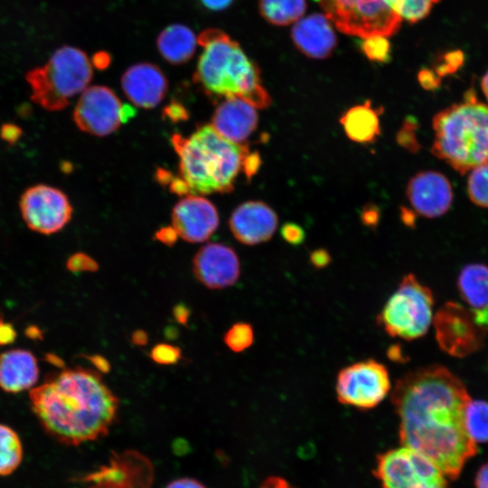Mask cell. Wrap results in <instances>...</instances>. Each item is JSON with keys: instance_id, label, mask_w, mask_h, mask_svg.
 Here are the masks:
<instances>
[{"instance_id": "1", "label": "cell", "mask_w": 488, "mask_h": 488, "mask_svg": "<svg viewBox=\"0 0 488 488\" xmlns=\"http://www.w3.org/2000/svg\"><path fill=\"white\" fill-rule=\"evenodd\" d=\"M470 399L461 380L440 365L408 372L391 393L401 445L428 458L452 480L478 452L464 421Z\"/></svg>"}, {"instance_id": "2", "label": "cell", "mask_w": 488, "mask_h": 488, "mask_svg": "<svg viewBox=\"0 0 488 488\" xmlns=\"http://www.w3.org/2000/svg\"><path fill=\"white\" fill-rule=\"evenodd\" d=\"M31 407L44 430L70 446L96 440L115 422L119 399L97 371L75 367L30 391Z\"/></svg>"}, {"instance_id": "3", "label": "cell", "mask_w": 488, "mask_h": 488, "mask_svg": "<svg viewBox=\"0 0 488 488\" xmlns=\"http://www.w3.org/2000/svg\"><path fill=\"white\" fill-rule=\"evenodd\" d=\"M171 140L179 156V177L191 195L230 192L250 153L249 145L224 138L211 125L187 137L174 134Z\"/></svg>"}, {"instance_id": "4", "label": "cell", "mask_w": 488, "mask_h": 488, "mask_svg": "<svg viewBox=\"0 0 488 488\" xmlns=\"http://www.w3.org/2000/svg\"><path fill=\"white\" fill-rule=\"evenodd\" d=\"M203 47L193 81L211 98H239L256 108H266L271 98L263 87L258 67L228 34L219 29L202 32Z\"/></svg>"}, {"instance_id": "5", "label": "cell", "mask_w": 488, "mask_h": 488, "mask_svg": "<svg viewBox=\"0 0 488 488\" xmlns=\"http://www.w3.org/2000/svg\"><path fill=\"white\" fill-rule=\"evenodd\" d=\"M431 152L461 174L488 163V104L477 100L473 89L464 101L433 117Z\"/></svg>"}, {"instance_id": "6", "label": "cell", "mask_w": 488, "mask_h": 488, "mask_svg": "<svg viewBox=\"0 0 488 488\" xmlns=\"http://www.w3.org/2000/svg\"><path fill=\"white\" fill-rule=\"evenodd\" d=\"M92 75L91 62L83 51L62 46L42 66L29 70L25 79L35 104L59 111L87 89Z\"/></svg>"}, {"instance_id": "7", "label": "cell", "mask_w": 488, "mask_h": 488, "mask_svg": "<svg viewBox=\"0 0 488 488\" xmlns=\"http://www.w3.org/2000/svg\"><path fill=\"white\" fill-rule=\"evenodd\" d=\"M433 306L431 290L413 274H408L385 303L377 321L390 336L412 341L428 331Z\"/></svg>"}, {"instance_id": "8", "label": "cell", "mask_w": 488, "mask_h": 488, "mask_svg": "<svg viewBox=\"0 0 488 488\" xmlns=\"http://www.w3.org/2000/svg\"><path fill=\"white\" fill-rule=\"evenodd\" d=\"M325 16L342 33L364 38L373 34L390 36L402 20L382 0H314Z\"/></svg>"}, {"instance_id": "9", "label": "cell", "mask_w": 488, "mask_h": 488, "mask_svg": "<svg viewBox=\"0 0 488 488\" xmlns=\"http://www.w3.org/2000/svg\"><path fill=\"white\" fill-rule=\"evenodd\" d=\"M375 470L382 488H446L443 472L428 458L407 446L380 455Z\"/></svg>"}, {"instance_id": "10", "label": "cell", "mask_w": 488, "mask_h": 488, "mask_svg": "<svg viewBox=\"0 0 488 488\" xmlns=\"http://www.w3.org/2000/svg\"><path fill=\"white\" fill-rule=\"evenodd\" d=\"M390 389L388 370L382 363L367 360L342 369L336 379V396L340 403L360 409L379 405Z\"/></svg>"}, {"instance_id": "11", "label": "cell", "mask_w": 488, "mask_h": 488, "mask_svg": "<svg viewBox=\"0 0 488 488\" xmlns=\"http://www.w3.org/2000/svg\"><path fill=\"white\" fill-rule=\"evenodd\" d=\"M19 209L22 219L33 231L52 235L61 230L71 220L73 208L61 189L38 183L21 194Z\"/></svg>"}, {"instance_id": "12", "label": "cell", "mask_w": 488, "mask_h": 488, "mask_svg": "<svg viewBox=\"0 0 488 488\" xmlns=\"http://www.w3.org/2000/svg\"><path fill=\"white\" fill-rule=\"evenodd\" d=\"M433 324L440 348L449 355L465 357L483 344L486 328L475 321L466 306L458 303H446L434 315Z\"/></svg>"}, {"instance_id": "13", "label": "cell", "mask_w": 488, "mask_h": 488, "mask_svg": "<svg viewBox=\"0 0 488 488\" xmlns=\"http://www.w3.org/2000/svg\"><path fill=\"white\" fill-rule=\"evenodd\" d=\"M124 108L112 89L105 86H91L81 93L72 118L80 130L96 136H106L124 122Z\"/></svg>"}, {"instance_id": "14", "label": "cell", "mask_w": 488, "mask_h": 488, "mask_svg": "<svg viewBox=\"0 0 488 488\" xmlns=\"http://www.w3.org/2000/svg\"><path fill=\"white\" fill-rule=\"evenodd\" d=\"M196 279L211 290L233 286L240 275V264L235 250L221 243L202 247L192 259Z\"/></svg>"}, {"instance_id": "15", "label": "cell", "mask_w": 488, "mask_h": 488, "mask_svg": "<svg viewBox=\"0 0 488 488\" xmlns=\"http://www.w3.org/2000/svg\"><path fill=\"white\" fill-rule=\"evenodd\" d=\"M406 193L412 209L425 218L444 215L453 202L449 180L443 174L432 170L413 175L407 184Z\"/></svg>"}, {"instance_id": "16", "label": "cell", "mask_w": 488, "mask_h": 488, "mask_svg": "<svg viewBox=\"0 0 488 488\" xmlns=\"http://www.w3.org/2000/svg\"><path fill=\"white\" fill-rule=\"evenodd\" d=\"M219 226L216 207L207 199L188 195L172 211V227L183 239L199 243L207 240Z\"/></svg>"}, {"instance_id": "17", "label": "cell", "mask_w": 488, "mask_h": 488, "mask_svg": "<svg viewBox=\"0 0 488 488\" xmlns=\"http://www.w3.org/2000/svg\"><path fill=\"white\" fill-rule=\"evenodd\" d=\"M277 223V213L270 206L259 201H249L239 205L229 221L236 239L249 246L269 240Z\"/></svg>"}, {"instance_id": "18", "label": "cell", "mask_w": 488, "mask_h": 488, "mask_svg": "<svg viewBox=\"0 0 488 488\" xmlns=\"http://www.w3.org/2000/svg\"><path fill=\"white\" fill-rule=\"evenodd\" d=\"M127 99L142 108L156 107L164 98L168 82L156 65L142 62L129 67L121 78Z\"/></svg>"}, {"instance_id": "19", "label": "cell", "mask_w": 488, "mask_h": 488, "mask_svg": "<svg viewBox=\"0 0 488 488\" xmlns=\"http://www.w3.org/2000/svg\"><path fill=\"white\" fill-rule=\"evenodd\" d=\"M256 108L239 98L225 99L216 108L211 126L224 138L237 144L244 142L257 129Z\"/></svg>"}, {"instance_id": "20", "label": "cell", "mask_w": 488, "mask_h": 488, "mask_svg": "<svg viewBox=\"0 0 488 488\" xmlns=\"http://www.w3.org/2000/svg\"><path fill=\"white\" fill-rule=\"evenodd\" d=\"M298 51L312 59H325L334 50L337 39L332 22L322 14H313L296 21L291 30Z\"/></svg>"}, {"instance_id": "21", "label": "cell", "mask_w": 488, "mask_h": 488, "mask_svg": "<svg viewBox=\"0 0 488 488\" xmlns=\"http://www.w3.org/2000/svg\"><path fill=\"white\" fill-rule=\"evenodd\" d=\"M39 377L38 362L33 352L13 349L0 354V388L9 393L31 389Z\"/></svg>"}, {"instance_id": "22", "label": "cell", "mask_w": 488, "mask_h": 488, "mask_svg": "<svg viewBox=\"0 0 488 488\" xmlns=\"http://www.w3.org/2000/svg\"><path fill=\"white\" fill-rule=\"evenodd\" d=\"M458 291L475 321L488 328V266L473 263L465 266L457 279Z\"/></svg>"}, {"instance_id": "23", "label": "cell", "mask_w": 488, "mask_h": 488, "mask_svg": "<svg viewBox=\"0 0 488 488\" xmlns=\"http://www.w3.org/2000/svg\"><path fill=\"white\" fill-rule=\"evenodd\" d=\"M380 109L374 108L370 100L346 110L340 117L346 136L359 144H371L380 134Z\"/></svg>"}, {"instance_id": "24", "label": "cell", "mask_w": 488, "mask_h": 488, "mask_svg": "<svg viewBox=\"0 0 488 488\" xmlns=\"http://www.w3.org/2000/svg\"><path fill=\"white\" fill-rule=\"evenodd\" d=\"M196 37L187 26L174 23L164 28L157 37L156 44L162 57L171 64H183L189 61L196 48Z\"/></svg>"}, {"instance_id": "25", "label": "cell", "mask_w": 488, "mask_h": 488, "mask_svg": "<svg viewBox=\"0 0 488 488\" xmlns=\"http://www.w3.org/2000/svg\"><path fill=\"white\" fill-rule=\"evenodd\" d=\"M261 16L275 25L296 23L306 10V0H258Z\"/></svg>"}, {"instance_id": "26", "label": "cell", "mask_w": 488, "mask_h": 488, "mask_svg": "<svg viewBox=\"0 0 488 488\" xmlns=\"http://www.w3.org/2000/svg\"><path fill=\"white\" fill-rule=\"evenodd\" d=\"M23 459V446L17 433L0 424V476L12 474Z\"/></svg>"}, {"instance_id": "27", "label": "cell", "mask_w": 488, "mask_h": 488, "mask_svg": "<svg viewBox=\"0 0 488 488\" xmlns=\"http://www.w3.org/2000/svg\"><path fill=\"white\" fill-rule=\"evenodd\" d=\"M464 421L469 437L476 443L488 442V402L472 400L467 403Z\"/></svg>"}, {"instance_id": "28", "label": "cell", "mask_w": 488, "mask_h": 488, "mask_svg": "<svg viewBox=\"0 0 488 488\" xmlns=\"http://www.w3.org/2000/svg\"><path fill=\"white\" fill-rule=\"evenodd\" d=\"M401 20L417 23L426 18L440 0H382Z\"/></svg>"}, {"instance_id": "29", "label": "cell", "mask_w": 488, "mask_h": 488, "mask_svg": "<svg viewBox=\"0 0 488 488\" xmlns=\"http://www.w3.org/2000/svg\"><path fill=\"white\" fill-rule=\"evenodd\" d=\"M466 191L473 203L488 209V163L480 164L470 171Z\"/></svg>"}, {"instance_id": "30", "label": "cell", "mask_w": 488, "mask_h": 488, "mask_svg": "<svg viewBox=\"0 0 488 488\" xmlns=\"http://www.w3.org/2000/svg\"><path fill=\"white\" fill-rule=\"evenodd\" d=\"M223 341L230 351L241 352L250 347L253 343V328L249 323H236L225 333Z\"/></svg>"}, {"instance_id": "31", "label": "cell", "mask_w": 488, "mask_h": 488, "mask_svg": "<svg viewBox=\"0 0 488 488\" xmlns=\"http://www.w3.org/2000/svg\"><path fill=\"white\" fill-rule=\"evenodd\" d=\"M361 49L372 61L388 62L390 60V43L387 36L373 34L361 38Z\"/></svg>"}, {"instance_id": "32", "label": "cell", "mask_w": 488, "mask_h": 488, "mask_svg": "<svg viewBox=\"0 0 488 488\" xmlns=\"http://www.w3.org/2000/svg\"><path fill=\"white\" fill-rule=\"evenodd\" d=\"M418 121L413 117H407L398 131L397 142L411 153L419 150L420 145L417 137Z\"/></svg>"}, {"instance_id": "33", "label": "cell", "mask_w": 488, "mask_h": 488, "mask_svg": "<svg viewBox=\"0 0 488 488\" xmlns=\"http://www.w3.org/2000/svg\"><path fill=\"white\" fill-rule=\"evenodd\" d=\"M151 360L160 365H174L182 359V350L175 345L161 343L150 351Z\"/></svg>"}, {"instance_id": "34", "label": "cell", "mask_w": 488, "mask_h": 488, "mask_svg": "<svg viewBox=\"0 0 488 488\" xmlns=\"http://www.w3.org/2000/svg\"><path fill=\"white\" fill-rule=\"evenodd\" d=\"M464 63V54L460 51H452L446 52L438 64L436 66L434 71L440 77L447 76L455 73Z\"/></svg>"}, {"instance_id": "35", "label": "cell", "mask_w": 488, "mask_h": 488, "mask_svg": "<svg viewBox=\"0 0 488 488\" xmlns=\"http://www.w3.org/2000/svg\"><path fill=\"white\" fill-rule=\"evenodd\" d=\"M66 267L71 272H95L99 269V264L89 255L77 252L72 254L66 262Z\"/></svg>"}, {"instance_id": "36", "label": "cell", "mask_w": 488, "mask_h": 488, "mask_svg": "<svg viewBox=\"0 0 488 488\" xmlns=\"http://www.w3.org/2000/svg\"><path fill=\"white\" fill-rule=\"evenodd\" d=\"M283 239L291 245H299L305 239V231L302 227L296 223L287 222L281 229Z\"/></svg>"}, {"instance_id": "37", "label": "cell", "mask_w": 488, "mask_h": 488, "mask_svg": "<svg viewBox=\"0 0 488 488\" xmlns=\"http://www.w3.org/2000/svg\"><path fill=\"white\" fill-rule=\"evenodd\" d=\"M22 128L14 123H5L0 127V137L9 145L15 144L22 136Z\"/></svg>"}, {"instance_id": "38", "label": "cell", "mask_w": 488, "mask_h": 488, "mask_svg": "<svg viewBox=\"0 0 488 488\" xmlns=\"http://www.w3.org/2000/svg\"><path fill=\"white\" fill-rule=\"evenodd\" d=\"M418 79L419 84L427 90L438 88L441 83V78L434 71V70H421L418 72Z\"/></svg>"}, {"instance_id": "39", "label": "cell", "mask_w": 488, "mask_h": 488, "mask_svg": "<svg viewBox=\"0 0 488 488\" xmlns=\"http://www.w3.org/2000/svg\"><path fill=\"white\" fill-rule=\"evenodd\" d=\"M16 331L14 326L0 318V346L11 344L15 341Z\"/></svg>"}, {"instance_id": "40", "label": "cell", "mask_w": 488, "mask_h": 488, "mask_svg": "<svg viewBox=\"0 0 488 488\" xmlns=\"http://www.w3.org/2000/svg\"><path fill=\"white\" fill-rule=\"evenodd\" d=\"M164 115L173 121L184 120L188 117V112L185 108L178 103L172 102L164 109Z\"/></svg>"}, {"instance_id": "41", "label": "cell", "mask_w": 488, "mask_h": 488, "mask_svg": "<svg viewBox=\"0 0 488 488\" xmlns=\"http://www.w3.org/2000/svg\"><path fill=\"white\" fill-rule=\"evenodd\" d=\"M261 164L260 156L258 152L249 153L245 160L243 173L249 180L258 172Z\"/></svg>"}, {"instance_id": "42", "label": "cell", "mask_w": 488, "mask_h": 488, "mask_svg": "<svg viewBox=\"0 0 488 488\" xmlns=\"http://www.w3.org/2000/svg\"><path fill=\"white\" fill-rule=\"evenodd\" d=\"M310 260L315 267H324L330 263L331 257L325 249H319L311 253Z\"/></svg>"}, {"instance_id": "43", "label": "cell", "mask_w": 488, "mask_h": 488, "mask_svg": "<svg viewBox=\"0 0 488 488\" xmlns=\"http://www.w3.org/2000/svg\"><path fill=\"white\" fill-rule=\"evenodd\" d=\"M380 211L374 205H367L361 213V221L365 225L373 226L378 223Z\"/></svg>"}, {"instance_id": "44", "label": "cell", "mask_w": 488, "mask_h": 488, "mask_svg": "<svg viewBox=\"0 0 488 488\" xmlns=\"http://www.w3.org/2000/svg\"><path fill=\"white\" fill-rule=\"evenodd\" d=\"M85 358L93 364L99 373H108L111 370L109 361L102 355L91 354L86 355Z\"/></svg>"}, {"instance_id": "45", "label": "cell", "mask_w": 488, "mask_h": 488, "mask_svg": "<svg viewBox=\"0 0 488 488\" xmlns=\"http://www.w3.org/2000/svg\"><path fill=\"white\" fill-rule=\"evenodd\" d=\"M177 233L174 228H163L156 232L155 238L167 246H172L177 239Z\"/></svg>"}, {"instance_id": "46", "label": "cell", "mask_w": 488, "mask_h": 488, "mask_svg": "<svg viewBox=\"0 0 488 488\" xmlns=\"http://www.w3.org/2000/svg\"><path fill=\"white\" fill-rule=\"evenodd\" d=\"M235 0H199L205 8L211 11H221L230 7Z\"/></svg>"}, {"instance_id": "47", "label": "cell", "mask_w": 488, "mask_h": 488, "mask_svg": "<svg viewBox=\"0 0 488 488\" xmlns=\"http://www.w3.org/2000/svg\"><path fill=\"white\" fill-rule=\"evenodd\" d=\"M166 488H206L200 482L192 478H181L171 482Z\"/></svg>"}, {"instance_id": "48", "label": "cell", "mask_w": 488, "mask_h": 488, "mask_svg": "<svg viewBox=\"0 0 488 488\" xmlns=\"http://www.w3.org/2000/svg\"><path fill=\"white\" fill-rule=\"evenodd\" d=\"M173 314H174V319L180 324L186 325L188 323L189 316H190V310L183 304H179L174 307Z\"/></svg>"}, {"instance_id": "49", "label": "cell", "mask_w": 488, "mask_h": 488, "mask_svg": "<svg viewBox=\"0 0 488 488\" xmlns=\"http://www.w3.org/2000/svg\"><path fill=\"white\" fill-rule=\"evenodd\" d=\"M260 488H296L281 477L271 476L267 478Z\"/></svg>"}, {"instance_id": "50", "label": "cell", "mask_w": 488, "mask_h": 488, "mask_svg": "<svg viewBox=\"0 0 488 488\" xmlns=\"http://www.w3.org/2000/svg\"><path fill=\"white\" fill-rule=\"evenodd\" d=\"M476 488H488V461L477 472L475 477Z\"/></svg>"}, {"instance_id": "51", "label": "cell", "mask_w": 488, "mask_h": 488, "mask_svg": "<svg viewBox=\"0 0 488 488\" xmlns=\"http://www.w3.org/2000/svg\"><path fill=\"white\" fill-rule=\"evenodd\" d=\"M131 341L135 345L142 347L147 344L148 335L144 330L137 329L133 332Z\"/></svg>"}, {"instance_id": "52", "label": "cell", "mask_w": 488, "mask_h": 488, "mask_svg": "<svg viewBox=\"0 0 488 488\" xmlns=\"http://www.w3.org/2000/svg\"><path fill=\"white\" fill-rule=\"evenodd\" d=\"M110 56L107 52H99L95 55L93 60L94 65L98 69H105L110 63Z\"/></svg>"}, {"instance_id": "53", "label": "cell", "mask_w": 488, "mask_h": 488, "mask_svg": "<svg viewBox=\"0 0 488 488\" xmlns=\"http://www.w3.org/2000/svg\"><path fill=\"white\" fill-rule=\"evenodd\" d=\"M401 218L406 225L412 227L415 224V215L411 211L402 210Z\"/></svg>"}, {"instance_id": "54", "label": "cell", "mask_w": 488, "mask_h": 488, "mask_svg": "<svg viewBox=\"0 0 488 488\" xmlns=\"http://www.w3.org/2000/svg\"><path fill=\"white\" fill-rule=\"evenodd\" d=\"M481 89L486 99L488 100V70L485 72V74L482 78Z\"/></svg>"}, {"instance_id": "55", "label": "cell", "mask_w": 488, "mask_h": 488, "mask_svg": "<svg viewBox=\"0 0 488 488\" xmlns=\"http://www.w3.org/2000/svg\"><path fill=\"white\" fill-rule=\"evenodd\" d=\"M26 333L31 338H38V336L41 334V332L38 330L37 327H28L26 330Z\"/></svg>"}]
</instances>
